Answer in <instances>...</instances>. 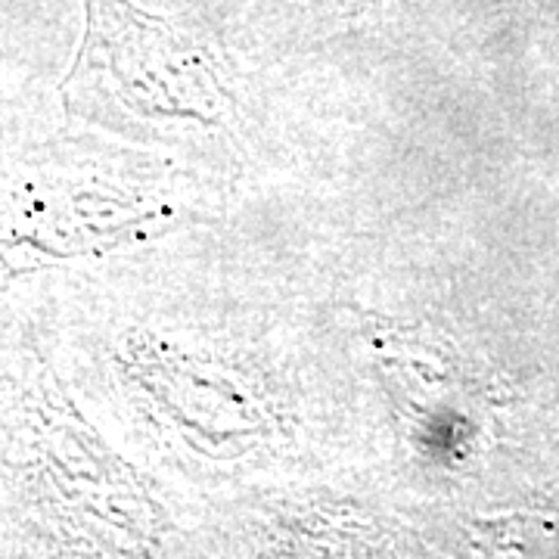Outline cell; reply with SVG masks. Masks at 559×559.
Returning <instances> with one entry per match:
<instances>
[{
	"instance_id": "6da1fadb",
	"label": "cell",
	"mask_w": 559,
	"mask_h": 559,
	"mask_svg": "<svg viewBox=\"0 0 559 559\" xmlns=\"http://www.w3.org/2000/svg\"><path fill=\"white\" fill-rule=\"evenodd\" d=\"M84 3L87 35L62 84L75 116L106 128L224 116V91L212 66L168 22L124 0Z\"/></svg>"
}]
</instances>
